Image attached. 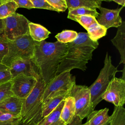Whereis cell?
<instances>
[{
  "instance_id": "cell-1",
  "label": "cell",
  "mask_w": 125,
  "mask_h": 125,
  "mask_svg": "<svg viewBox=\"0 0 125 125\" xmlns=\"http://www.w3.org/2000/svg\"><path fill=\"white\" fill-rule=\"evenodd\" d=\"M68 43L42 41L36 42L33 60L45 85L56 76L58 67L65 55Z\"/></svg>"
},
{
  "instance_id": "cell-2",
  "label": "cell",
  "mask_w": 125,
  "mask_h": 125,
  "mask_svg": "<svg viewBox=\"0 0 125 125\" xmlns=\"http://www.w3.org/2000/svg\"><path fill=\"white\" fill-rule=\"evenodd\" d=\"M98 45V42L90 40L87 33H79L74 41L68 43L66 53L58 67L56 75L73 69L85 71L86 64L92 59V53Z\"/></svg>"
},
{
  "instance_id": "cell-3",
  "label": "cell",
  "mask_w": 125,
  "mask_h": 125,
  "mask_svg": "<svg viewBox=\"0 0 125 125\" xmlns=\"http://www.w3.org/2000/svg\"><path fill=\"white\" fill-rule=\"evenodd\" d=\"M45 86L40 76L29 95L23 100L21 112V122L25 124H38L42 118V94Z\"/></svg>"
},
{
  "instance_id": "cell-4",
  "label": "cell",
  "mask_w": 125,
  "mask_h": 125,
  "mask_svg": "<svg viewBox=\"0 0 125 125\" xmlns=\"http://www.w3.org/2000/svg\"><path fill=\"white\" fill-rule=\"evenodd\" d=\"M118 71L117 67L112 63L111 59L108 53L105 55L104 65L95 81L89 86L91 101L93 108L102 100V96L111 81L115 77Z\"/></svg>"
},
{
  "instance_id": "cell-5",
  "label": "cell",
  "mask_w": 125,
  "mask_h": 125,
  "mask_svg": "<svg viewBox=\"0 0 125 125\" xmlns=\"http://www.w3.org/2000/svg\"><path fill=\"white\" fill-rule=\"evenodd\" d=\"M36 42L29 33L13 41H8V53L1 62L9 67L17 59L33 58Z\"/></svg>"
},
{
  "instance_id": "cell-6",
  "label": "cell",
  "mask_w": 125,
  "mask_h": 125,
  "mask_svg": "<svg viewBox=\"0 0 125 125\" xmlns=\"http://www.w3.org/2000/svg\"><path fill=\"white\" fill-rule=\"evenodd\" d=\"M75 84V77L70 73V71L56 75L45 86L42 97V105L54 97L69 94Z\"/></svg>"
},
{
  "instance_id": "cell-7",
  "label": "cell",
  "mask_w": 125,
  "mask_h": 125,
  "mask_svg": "<svg viewBox=\"0 0 125 125\" xmlns=\"http://www.w3.org/2000/svg\"><path fill=\"white\" fill-rule=\"evenodd\" d=\"M68 95L73 97L75 100V115L78 116L82 120L87 117L94 110L88 87L75 84Z\"/></svg>"
},
{
  "instance_id": "cell-8",
  "label": "cell",
  "mask_w": 125,
  "mask_h": 125,
  "mask_svg": "<svg viewBox=\"0 0 125 125\" xmlns=\"http://www.w3.org/2000/svg\"><path fill=\"white\" fill-rule=\"evenodd\" d=\"M3 20V34L8 41H13L29 33L30 21L23 15L15 12Z\"/></svg>"
},
{
  "instance_id": "cell-9",
  "label": "cell",
  "mask_w": 125,
  "mask_h": 125,
  "mask_svg": "<svg viewBox=\"0 0 125 125\" xmlns=\"http://www.w3.org/2000/svg\"><path fill=\"white\" fill-rule=\"evenodd\" d=\"M102 99L113 104L116 107L123 106L125 103V79L115 77L102 95Z\"/></svg>"
},
{
  "instance_id": "cell-10",
  "label": "cell",
  "mask_w": 125,
  "mask_h": 125,
  "mask_svg": "<svg viewBox=\"0 0 125 125\" xmlns=\"http://www.w3.org/2000/svg\"><path fill=\"white\" fill-rule=\"evenodd\" d=\"M37 82L34 77L19 74L11 80V91L14 95L24 99L31 92Z\"/></svg>"
},
{
  "instance_id": "cell-11",
  "label": "cell",
  "mask_w": 125,
  "mask_h": 125,
  "mask_svg": "<svg viewBox=\"0 0 125 125\" xmlns=\"http://www.w3.org/2000/svg\"><path fill=\"white\" fill-rule=\"evenodd\" d=\"M9 68L12 78L21 74L32 76L37 79L40 76L38 68L33 58L17 59L11 63Z\"/></svg>"
},
{
  "instance_id": "cell-12",
  "label": "cell",
  "mask_w": 125,
  "mask_h": 125,
  "mask_svg": "<svg viewBox=\"0 0 125 125\" xmlns=\"http://www.w3.org/2000/svg\"><path fill=\"white\" fill-rule=\"evenodd\" d=\"M123 7L116 9H109L99 7L100 13L97 17V22L106 29L110 27H118L122 23V19L119 14Z\"/></svg>"
},
{
  "instance_id": "cell-13",
  "label": "cell",
  "mask_w": 125,
  "mask_h": 125,
  "mask_svg": "<svg viewBox=\"0 0 125 125\" xmlns=\"http://www.w3.org/2000/svg\"><path fill=\"white\" fill-rule=\"evenodd\" d=\"M23 100L15 95L10 96L0 102V110L6 113L21 115Z\"/></svg>"
},
{
  "instance_id": "cell-14",
  "label": "cell",
  "mask_w": 125,
  "mask_h": 125,
  "mask_svg": "<svg viewBox=\"0 0 125 125\" xmlns=\"http://www.w3.org/2000/svg\"><path fill=\"white\" fill-rule=\"evenodd\" d=\"M113 44L119 51L121 56L119 64L125 63V21H122L121 25L118 27L116 36L111 40Z\"/></svg>"
},
{
  "instance_id": "cell-15",
  "label": "cell",
  "mask_w": 125,
  "mask_h": 125,
  "mask_svg": "<svg viewBox=\"0 0 125 125\" xmlns=\"http://www.w3.org/2000/svg\"><path fill=\"white\" fill-rule=\"evenodd\" d=\"M108 108H104L98 110H93L86 117V125H103L109 121Z\"/></svg>"
},
{
  "instance_id": "cell-16",
  "label": "cell",
  "mask_w": 125,
  "mask_h": 125,
  "mask_svg": "<svg viewBox=\"0 0 125 125\" xmlns=\"http://www.w3.org/2000/svg\"><path fill=\"white\" fill-rule=\"evenodd\" d=\"M64 104V100L47 116L42 118L38 125H66L61 117V111Z\"/></svg>"
},
{
  "instance_id": "cell-17",
  "label": "cell",
  "mask_w": 125,
  "mask_h": 125,
  "mask_svg": "<svg viewBox=\"0 0 125 125\" xmlns=\"http://www.w3.org/2000/svg\"><path fill=\"white\" fill-rule=\"evenodd\" d=\"M75 115V100L73 97L67 95L64 99V104L61 111V117L67 124L71 122Z\"/></svg>"
},
{
  "instance_id": "cell-18",
  "label": "cell",
  "mask_w": 125,
  "mask_h": 125,
  "mask_svg": "<svg viewBox=\"0 0 125 125\" xmlns=\"http://www.w3.org/2000/svg\"><path fill=\"white\" fill-rule=\"evenodd\" d=\"M28 28L31 37L34 41L37 42L44 41L51 33L43 26L30 21L28 24Z\"/></svg>"
},
{
  "instance_id": "cell-19",
  "label": "cell",
  "mask_w": 125,
  "mask_h": 125,
  "mask_svg": "<svg viewBox=\"0 0 125 125\" xmlns=\"http://www.w3.org/2000/svg\"><path fill=\"white\" fill-rule=\"evenodd\" d=\"M68 10L79 8L84 7L96 10L101 7L102 0H65Z\"/></svg>"
},
{
  "instance_id": "cell-20",
  "label": "cell",
  "mask_w": 125,
  "mask_h": 125,
  "mask_svg": "<svg viewBox=\"0 0 125 125\" xmlns=\"http://www.w3.org/2000/svg\"><path fill=\"white\" fill-rule=\"evenodd\" d=\"M68 95L69 94H64L54 97L43 105L42 108V118L45 117L53 111Z\"/></svg>"
},
{
  "instance_id": "cell-21",
  "label": "cell",
  "mask_w": 125,
  "mask_h": 125,
  "mask_svg": "<svg viewBox=\"0 0 125 125\" xmlns=\"http://www.w3.org/2000/svg\"><path fill=\"white\" fill-rule=\"evenodd\" d=\"M86 30L89 38L93 41H98L99 39L105 36L107 32V29L97 22L91 25Z\"/></svg>"
},
{
  "instance_id": "cell-22",
  "label": "cell",
  "mask_w": 125,
  "mask_h": 125,
  "mask_svg": "<svg viewBox=\"0 0 125 125\" xmlns=\"http://www.w3.org/2000/svg\"><path fill=\"white\" fill-rule=\"evenodd\" d=\"M18 6L13 0H5L0 5V19H4L16 12Z\"/></svg>"
},
{
  "instance_id": "cell-23",
  "label": "cell",
  "mask_w": 125,
  "mask_h": 125,
  "mask_svg": "<svg viewBox=\"0 0 125 125\" xmlns=\"http://www.w3.org/2000/svg\"><path fill=\"white\" fill-rule=\"evenodd\" d=\"M110 125H125V108L124 106L114 107L110 116Z\"/></svg>"
},
{
  "instance_id": "cell-24",
  "label": "cell",
  "mask_w": 125,
  "mask_h": 125,
  "mask_svg": "<svg viewBox=\"0 0 125 125\" xmlns=\"http://www.w3.org/2000/svg\"><path fill=\"white\" fill-rule=\"evenodd\" d=\"M67 18L79 23L86 30L92 24L97 22L96 19L89 15H77L74 16H67Z\"/></svg>"
},
{
  "instance_id": "cell-25",
  "label": "cell",
  "mask_w": 125,
  "mask_h": 125,
  "mask_svg": "<svg viewBox=\"0 0 125 125\" xmlns=\"http://www.w3.org/2000/svg\"><path fill=\"white\" fill-rule=\"evenodd\" d=\"M78 33L73 30H65L58 33L55 36L57 41L63 43H68L74 41L78 37Z\"/></svg>"
},
{
  "instance_id": "cell-26",
  "label": "cell",
  "mask_w": 125,
  "mask_h": 125,
  "mask_svg": "<svg viewBox=\"0 0 125 125\" xmlns=\"http://www.w3.org/2000/svg\"><path fill=\"white\" fill-rule=\"evenodd\" d=\"M21 120V115L4 113L0 116V125H17Z\"/></svg>"
},
{
  "instance_id": "cell-27",
  "label": "cell",
  "mask_w": 125,
  "mask_h": 125,
  "mask_svg": "<svg viewBox=\"0 0 125 125\" xmlns=\"http://www.w3.org/2000/svg\"><path fill=\"white\" fill-rule=\"evenodd\" d=\"M99 13L96 10H93L84 7L76 8L70 10H68L67 16H74L77 15H89L97 18Z\"/></svg>"
},
{
  "instance_id": "cell-28",
  "label": "cell",
  "mask_w": 125,
  "mask_h": 125,
  "mask_svg": "<svg viewBox=\"0 0 125 125\" xmlns=\"http://www.w3.org/2000/svg\"><path fill=\"white\" fill-rule=\"evenodd\" d=\"M13 95L14 94L11 91V80L0 83V102Z\"/></svg>"
},
{
  "instance_id": "cell-29",
  "label": "cell",
  "mask_w": 125,
  "mask_h": 125,
  "mask_svg": "<svg viewBox=\"0 0 125 125\" xmlns=\"http://www.w3.org/2000/svg\"><path fill=\"white\" fill-rule=\"evenodd\" d=\"M12 79L9 67L0 62V83L10 81Z\"/></svg>"
},
{
  "instance_id": "cell-30",
  "label": "cell",
  "mask_w": 125,
  "mask_h": 125,
  "mask_svg": "<svg viewBox=\"0 0 125 125\" xmlns=\"http://www.w3.org/2000/svg\"><path fill=\"white\" fill-rule=\"evenodd\" d=\"M8 51V40L3 33L0 35V62L6 55Z\"/></svg>"
},
{
  "instance_id": "cell-31",
  "label": "cell",
  "mask_w": 125,
  "mask_h": 125,
  "mask_svg": "<svg viewBox=\"0 0 125 125\" xmlns=\"http://www.w3.org/2000/svg\"><path fill=\"white\" fill-rule=\"evenodd\" d=\"M47 2L54 7L57 12H64L67 8L65 0H46Z\"/></svg>"
},
{
  "instance_id": "cell-32",
  "label": "cell",
  "mask_w": 125,
  "mask_h": 125,
  "mask_svg": "<svg viewBox=\"0 0 125 125\" xmlns=\"http://www.w3.org/2000/svg\"><path fill=\"white\" fill-rule=\"evenodd\" d=\"M34 8L44 9L51 11H57V10L50 5L46 0H30Z\"/></svg>"
},
{
  "instance_id": "cell-33",
  "label": "cell",
  "mask_w": 125,
  "mask_h": 125,
  "mask_svg": "<svg viewBox=\"0 0 125 125\" xmlns=\"http://www.w3.org/2000/svg\"><path fill=\"white\" fill-rule=\"evenodd\" d=\"M17 4L18 8H25L28 9L34 8L30 0H13Z\"/></svg>"
},
{
  "instance_id": "cell-34",
  "label": "cell",
  "mask_w": 125,
  "mask_h": 125,
  "mask_svg": "<svg viewBox=\"0 0 125 125\" xmlns=\"http://www.w3.org/2000/svg\"><path fill=\"white\" fill-rule=\"evenodd\" d=\"M82 119L78 116L75 115L70 123L66 125H86L85 123L82 124Z\"/></svg>"
},
{
  "instance_id": "cell-35",
  "label": "cell",
  "mask_w": 125,
  "mask_h": 125,
  "mask_svg": "<svg viewBox=\"0 0 125 125\" xmlns=\"http://www.w3.org/2000/svg\"><path fill=\"white\" fill-rule=\"evenodd\" d=\"M103 1H113L115 2L116 3L121 5L122 6V7H124L125 5V0H103Z\"/></svg>"
},
{
  "instance_id": "cell-36",
  "label": "cell",
  "mask_w": 125,
  "mask_h": 125,
  "mask_svg": "<svg viewBox=\"0 0 125 125\" xmlns=\"http://www.w3.org/2000/svg\"><path fill=\"white\" fill-rule=\"evenodd\" d=\"M4 23L3 19H0V35L4 32Z\"/></svg>"
},
{
  "instance_id": "cell-37",
  "label": "cell",
  "mask_w": 125,
  "mask_h": 125,
  "mask_svg": "<svg viewBox=\"0 0 125 125\" xmlns=\"http://www.w3.org/2000/svg\"><path fill=\"white\" fill-rule=\"evenodd\" d=\"M17 125H38L37 124H29V125H27V124H23L22 122H21V121H20L19 122V123Z\"/></svg>"
},
{
  "instance_id": "cell-38",
  "label": "cell",
  "mask_w": 125,
  "mask_h": 125,
  "mask_svg": "<svg viewBox=\"0 0 125 125\" xmlns=\"http://www.w3.org/2000/svg\"><path fill=\"white\" fill-rule=\"evenodd\" d=\"M103 125H110V122H109V121L108 122H107L106 123H105V124Z\"/></svg>"
},
{
  "instance_id": "cell-39",
  "label": "cell",
  "mask_w": 125,
  "mask_h": 125,
  "mask_svg": "<svg viewBox=\"0 0 125 125\" xmlns=\"http://www.w3.org/2000/svg\"><path fill=\"white\" fill-rule=\"evenodd\" d=\"M5 0H0V5Z\"/></svg>"
},
{
  "instance_id": "cell-40",
  "label": "cell",
  "mask_w": 125,
  "mask_h": 125,
  "mask_svg": "<svg viewBox=\"0 0 125 125\" xmlns=\"http://www.w3.org/2000/svg\"><path fill=\"white\" fill-rule=\"evenodd\" d=\"M4 113V112H3V111H1V110H0V115H1L2 114H3Z\"/></svg>"
},
{
  "instance_id": "cell-41",
  "label": "cell",
  "mask_w": 125,
  "mask_h": 125,
  "mask_svg": "<svg viewBox=\"0 0 125 125\" xmlns=\"http://www.w3.org/2000/svg\"><path fill=\"white\" fill-rule=\"evenodd\" d=\"M102 1H103V0H102Z\"/></svg>"
}]
</instances>
